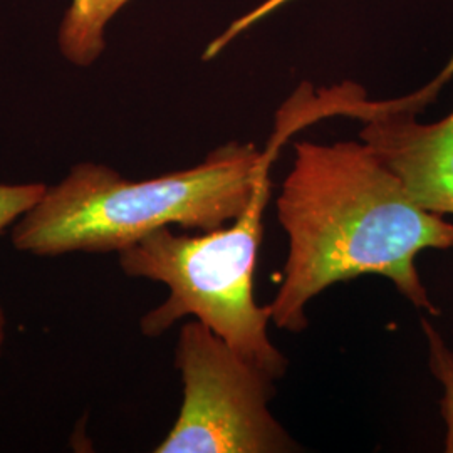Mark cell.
Returning a JSON list of instances; mask_svg holds the SVG:
<instances>
[{"instance_id": "1", "label": "cell", "mask_w": 453, "mask_h": 453, "mask_svg": "<svg viewBox=\"0 0 453 453\" xmlns=\"http://www.w3.org/2000/svg\"><path fill=\"white\" fill-rule=\"evenodd\" d=\"M294 155L277 198L289 256L267 306L271 321L299 333L311 299L366 274L387 277L413 306L437 316L415 259L425 249H452V222L421 209L363 142H299Z\"/></svg>"}, {"instance_id": "2", "label": "cell", "mask_w": 453, "mask_h": 453, "mask_svg": "<svg viewBox=\"0 0 453 453\" xmlns=\"http://www.w3.org/2000/svg\"><path fill=\"white\" fill-rule=\"evenodd\" d=\"M284 142L277 131L264 151L230 142L192 168L138 181L103 163H76L17 220L11 241L35 257H59L118 254L162 226L211 232L242 215Z\"/></svg>"}, {"instance_id": "3", "label": "cell", "mask_w": 453, "mask_h": 453, "mask_svg": "<svg viewBox=\"0 0 453 453\" xmlns=\"http://www.w3.org/2000/svg\"><path fill=\"white\" fill-rule=\"evenodd\" d=\"M269 172L260 175L249 207L228 228L190 235L162 226L118 252V264L125 274L162 282L170 291L163 304L142 318L145 336L157 338L181 318L194 316L243 359L279 380L288 359L269 340V309L254 299L262 213L273 190Z\"/></svg>"}, {"instance_id": "4", "label": "cell", "mask_w": 453, "mask_h": 453, "mask_svg": "<svg viewBox=\"0 0 453 453\" xmlns=\"http://www.w3.org/2000/svg\"><path fill=\"white\" fill-rule=\"evenodd\" d=\"M179 417L157 453H280L297 445L269 410L274 378L243 359L207 324L180 329Z\"/></svg>"}, {"instance_id": "5", "label": "cell", "mask_w": 453, "mask_h": 453, "mask_svg": "<svg viewBox=\"0 0 453 453\" xmlns=\"http://www.w3.org/2000/svg\"><path fill=\"white\" fill-rule=\"evenodd\" d=\"M319 97L324 118L361 123V142L421 209L453 215V58L437 80L410 96L372 101L355 82H342Z\"/></svg>"}, {"instance_id": "6", "label": "cell", "mask_w": 453, "mask_h": 453, "mask_svg": "<svg viewBox=\"0 0 453 453\" xmlns=\"http://www.w3.org/2000/svg\"><path fill=\"white\" fill-rule=\"evenodd\" d=\"M131 0H73L59 26L58 44L65 61L95 65L106 49V29Z\"/></svg>"}, {"instance_id": "7", "label": "cell", "mask_w": 453, "mask_h": 453, "mask_svg": "<svg viewBox=\"0 0 453 453\" xmlns=\"http://www.w3.org/2000/svg\"><path fill=\"white\" fill-rule=\"evenodd\" d=\"M423 333L428 342V365L430 372L443 387V398H441V415L447 426L445 437V450L453 453V351L449 344L440 336L437 329L421 318Z\"/></svg>"}, {"instance_id": "8", "label": "cell", "mask_w": 453, "mask_h": 453, "mask_svg": "<svg viewBox=\"0 0 453 453\" xmlns=\"http://www.w3.org/2000/svg\"><path fill=\"white\" fill-rule=\"evenodd\" d=\"M46 188L48 185L39 181L0 183V235L33 209L46 194Z\"/></svg>"}, {"instance_id": "9", "label": "cell", "mask_w": 453, "mask_h": 453, "mask_svg": "<svg viewBox=\"0 0 453 453\" xmlns=\"http://www.w3.org/2000/svg\"><path fill=\"white\" fill-rule=\"evenodd\" d=\"M5 338H7V316H5V309L0 301V357H2V349L5 344Z\"/></svg>"}]
</instances>
